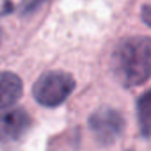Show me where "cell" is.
I'll use <instances>...</instances> for the list:
<instances>
[{"mask_svg": "<svg viewBox=\"0 0 151 151\" xmlns=\"http://www.w3.org/2000/svg\"><path fill=\"white\" fill-rule=\"evenodd\" d=\"M112 69L124 87H135L151 77V37H126L112 53Z\"/></svg>", "mask_w": 151, "mask_h": 151, "instance_id": "6da1fadb", "label": "cell"}, {"mask_svg": "<svg viewBox=\"0 0 151 151\" xmlns=\"http://www.w3.org/2000/svg\"><path fill=\"white\" fill-rule=\"evenodd\" d=\"M0 45H2V29H0Z\"/></svg>", "mask_w": 151, "mask_h": 151, "instance_id": "9c48e42d", "label": "cell"}, {"mask_svg": "<svg viewBox=\"0 0 151 151\" xmlns=\"http://www.w3.org/2000/svg\"><path fill=\"white\" fill-rule=\"evenodd\" d=\"M25 2H29V0H0V16H6V14L18 11Z\"/></svg>", "mask_w": 151, "mask_h": 151, "instance_id": "52a82bcc", "label": "cell"}, {"mask_svg": "<svg viewBox=\"0 0 151 151\" xmlns=\"http://www.w3.org/2000/svg\"><path fill=\"white\" fill-rule=\"evenodd\" d=\"M140 18H142V22H144L147 27H151V4L142 6V9H140Z\"/></svg>", "mask_w": 151, "mask_h": 151, "instance_id": "ba28073f", "label": "cell"}, {"mask_svg": "<svg viewBox=\"0 0 151 151\" xmlns=\"http://www.w3.org/2000/svg\"><path fill=\"white\" fill-rule=\"evenodd\" d=\"M30 128V116L22 109L0 110V142L18 140Z\"/></svg>", "mask_w": 151, "mask_h": 151, "instance_id": "277c9868", "label": "cell"}, {"mask_svg": "<svg viewBox=\"0 0 151 151\" xmlns=\"http://www.w3.org/2000/svg\"><path fill=\"white\" fill-rule=\"evenodd\" d=\"M23 93L22 78L16 73L0 71V110H7L13 107Z\"/></svg>", "mask_w": 151, "mask_h": 151, "instance_id": "5b68a950", "label": "cell"}, {"mask_svg": "<svg viewBox=\"0 0 151 151\" xmlns=\"http://www.w3.org/2000/svg\"><path fill=\"white\" fill-rule=\"evenodd\" d=\"M75 91V78L66 71L43 73L32 87L36 101L43 107H59Z\"/></svg>", "mask_w": 151, "mask_h": 151, "instance_id": "7a4b0ae2", "label": "cell"}, {"mask_svg": "<svg viewBox=\"0 0 151 151\" xmlns=\"http://www.w3.org/2000/svg\"><path fill=\"white\" fill-rule=\"evenodd\" d=\"M89 128L100 144L109 146L121 137L124 130V117L116 109H110V107L98 109L89 117Z\"/></svg>", "mask_w": 151, "mask_h": 151, "instance_id": "3957f363", "label": "cell"}, {"mask_svg": "<svg viewBox=\"0 0 151 151\" xmlns=\"http://www.w3.org/2000/svg\"><path fill=\"white\" fill-rule=\"evenodd\" d=\"M137 119L144 137H151V89L137 100Z\"/></svg>", "mask_w": 151, "mask_h": 151, "instance_id": "8992f818", "label": "cell"}]
</instances>
